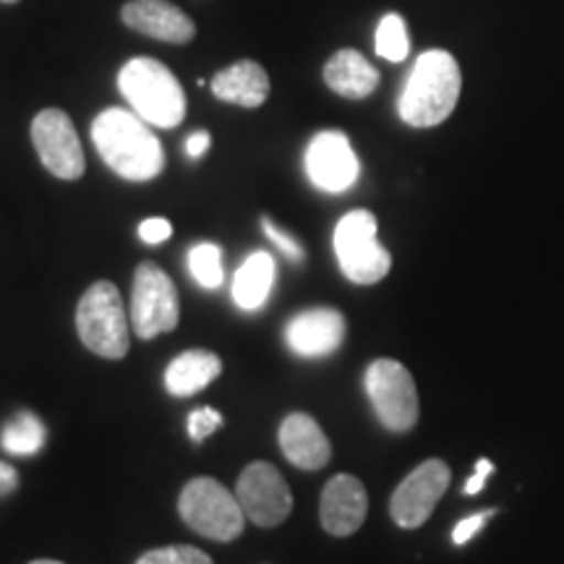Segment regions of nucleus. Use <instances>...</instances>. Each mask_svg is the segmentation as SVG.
<instances>
[{"instance_id":"nucleus-5","label":"nucleus","mask_w":564,"mask_h":564,"mask_svg":"<svg viewBox=\"0 0 564 564\" xmlns=\"http://www.w3.org/2000/svg\"><path fill=\"white\" fill-rule=\"evenodd\" d=\"M178 512L192 531L220 544L236 541L243 533L246 512L236 491L215 478H194L183 486Z\"/></svg>"},{"instance_id":"nucleus-22","label":"nucleus","mask_w":564,"mask_h":564,"mask_svg":"<svg viewBox=\"0 0 564 564\" xmlns=\"http://www.w3.org/2000/svg\"><path fill=\"white\" fill-rule=\"evenodd\" d=\"M188 270H192V278L199 282L202 288H215L223 285L225 270H223V249L217 243H196L192 251H188Z\"/></svg>"},{"instance_id":"nucleus-16","label":"nucleus","mask_w":564,"mask_h":564,"mask_svg":"<svg viewBox=\"0 0 564 564\" xmlns=\"http://www.w3.org/2000/svg\"><path fill=\"white\" fill-rule=\"evenodd\" d=\"M282 455L301 470H319L333 457V447L312 415L291 413L280 426Z\"/></svg>"},{"instance_id":"nucleus-21","label":"nucleus","mask_w":564,"mask_h":564,"mask_svg":"<svg viewBox=\"0 0 564 564\" xmlns=\"http://www.w3.org/2000/svg\"><path fill=\"white\" fill-rule=\"evenodd\" d=\"M45 423L30 411H21L13 415V419L3 426V432H0V447L9 455L19 457L40 453V449L45 447Z\"/></svg>"},{"instance_id":"nucleus-25","label":"nucleus","mask_w":564,"mask_h":564,"mask_svg":"<svg viewBox=\"0 0 564 564\" xmlns=\"http://www.w3.org/2000/svg\"><path fill=\"white\" fill-rule=\"evenodd\" d=\"M220 426H223V415L217 413L215 408H199V411L188 415V436H192L194 442H204Z\"/></svg>"},{"instance_id":"nucleus-13","label":"nucleus","mask_w":564,"mask_h":564,"mask_svg":"<svg viewBox=\"0 0 564 564\" xmlns=\"http://www.w3.org/2000/svg\"><path fill=\"white\" fill-rule=\"evenodd\" d=\"M123 24L144 37L186 45L196 37V24L171 0H129L121 11Z\"/></svg>"},{"instance_id":"nucleus-7","label":"nucleus","mask_w":564,"mask_h":564,"mask_svg":"<svg viewBox=\"0 0 564 564\" xmlns=\"http://www.w3.org/2000/svg\"><path fill=\"white\" fill-rule=\"evenodd\" d=\"M131 329L141 340L173 333L181 319L178 291L158 264H139L131 291Z\"/></svg>"},{"instance_id":"nucleus-9","label":"nucleus","mask_w":564,"mask_h":564,"mask_svg":"<svg viewBox=\"0 0 564 564\" xmlns=\"http://www.w3.org/2000/svg\"><path fill=\"white\" fill-rule=\"evenodd\" d=\"M32 144L37 150L42 165L61 181H79L87 167L79 133L68 112L45 108L32 121Z\"/></svg>"},{"instance_id":"nucleus-30","label":"nucleus","mask_w":564,"mask_h":564,"mask_svg":"<svg viewBox=\"0 0 564 564\" xmlns=\"http://www.w3.org/2000/svg\"><path fill=\"white\" fill-rule=\"evenodd\" d=\"M491 470H494V465L489 460H478L476 463V476L470 478L468 484H465V494H468V497H474V494L481 491L484 484H486V476H489Z\"/></svg>"},{"instance_id":"nucleus-27","label":"nucleus","mask_w":564,"mask_h":564,"mask_svg":"<svg viewBox=\"0 0 564 564\" xmlns=\"http://www.w3.org/2000/svg\"><path fill=\"white\" fill-rule=\"evenodd\" d=\"M171 236H173V225L167 220H162V217H150V220H144L139 225V238L150 246L165 243Z\"/></svg>"},{"instance_id":"nucleus-31","label":"nucleus","mask_w":564,"mask_h":564,"mask_svg":"<svg viewBox=\"0 0 564 564\" xmlns=\"http://www.w3.org/2000/svg\"><path fill=\"white\" fill-rule=\"evenodd\" d=\"M19 486V474L17 468L9 463L0 460V497H9V494Z\"/></svg>"},{"instance_id":"nucleus-26","label":"nucleus","mask_w":564,"mask_h":564,"mask_svg":"<svg viewBox=\"0 0 564 564\" xmlns=\"http://www.w3.org/2000/svg\"><path fill=\"white\" fill-rule=\"evenodd\" d=\"M262 228H264V232H267V238H270V241L278 246V249L285 253L288 259H293V262H301L303 259V246L295 241V238L291 236V232H285V230H280L278 225H274L272 220H262Z\"/></svg>"},{"instance_id":"nucleus-10","label":"nucleus","mask_w":564,"mask_h":564,"mask_svg":"<svg viewBox=\"0 0 564 564\" xmlns=\"http://www.w3.org/2000/svg\"><path fill=\"white\" fill-rule=\"evenodd\" d=\"M236 497L246 518L259 528H278L293 510V494L285 478L272 463H251L238 476Z\"/></svg>"},{"instance_id":"nucleus-15","label":"nucleus","mask_w":564,"mask_h":564,"mask_svg":"<svg viewBox=\"0 0 564 564\" xmlns=\"http://www.w3.org/2000/svg\"><path fill=\"white\" fill-rule=\"evenodd\" d=\"M345 319L335 308H308L285 327V343L301 358H324L340 348Z\"/></svg>"},{"instance_id":"nucleus-17","label":"nucleus","mask_w":564,"mask_h":564,"mask_svg":"<svg viewBox=\"0 0 564 564\" xmlns=\"http://www.w3.org/2000/svg\"><path fill=\"white\" fill-rule=\"evenodd\" d=\"M212 91L223 102L259 108L270 97V76L257 61H238L212 79Z\"/></svg>"},{"instance_id":"nucleus-1","label":"nucleus","mask_w":564,"mask_h":564,"mask_svg":"<svg viewBox=\"0 0 564 564\" xmlns=\"http://www.w3.org/2000/svg\"><path fill=\"white\" fill-rule=\"evenodd\" d=\"M91 141L105 165L126 181H152L165 167V150L160 139L133 110H102L91 123Z\"/></svg>"},{"instance_id":"nucleus-3","label":"nucleus","mask_w":564,"mask_h":564,"mask_svg":"<svg viewBox=\"0 0 564 564\" xmlns=\"http://www.w3.org/2000/svg\"><path fill=\"white\" fill-rule=\"evenodd\" d=\"M118 89L141 121L158 129H175L186 118V91L165 63L131 58L118 74Z\"/></svg>"},{"instance_id":"nucleus-6","label":"nucleus","mask_w":564,"mask_h":564,"mask_svg":"<svg viewBox=\"0 0 564 564\" xmlns=\"http://www.w3.org/2000/svg\"><path fill=\"white\" fill-rule=\"evenodd\" d=\"M377 217L369 209H352L335 228V253L345 278L356 285L384 280L392 267L390 251L377 238Z\"/></svg>"},{"instance_id":"nucleus-14","label":"nucleus","mask_w":564,"mask_h":564,"mask_svg":"<svg viewBox=\"0 0 564 564\" xmlns=\"http://www.w3.org/2000/svg\"><path fill=\"white\" fill-rule=\"evenodd\" d=\"M366 512H369V497L356 476L340 474L324 486L319 518L327 533L340 535V539L352 535L364 525Z\"/></svg>"},{"instance_id":"nucleus-32","label":"nucleus","mask_w":564,"mask_h":564,"mask_svg":"<svg viewBox=\"0 0 564 564\" xmlns=\"http://www.w3.org/2000/svg\"><path fill=\"white\" fill-rule=\"evenodd\" d=\"M30 564H63V562H55V560H37V562H30Z\"/></svg>"},{"instance_id":"nucleus-24","label":"nucleus","mask_w":564,"mask_h":564,"mask_svg":"<svg viewBox=\"0 0 564 564\" xmlns=\"http://www.w3.org/2000/svg\"><path fill=\"white\" fill-rule=\"evenodd\" d=\"M137 564H215L196 546H162L139 556Z\"/></svg>"},{"instance_id":"nucleus-18","label":"nucleus","mask_w":564,"mask_h":564,"mask_svg":"<svg viewBox=\"0 0 564 564\" xmlns=\"http://www.w3.org/2000/svg\"><path fill=\"white\" fill-rule=\"evenodd\" d=\"M324 82L345 100H364L379 87V70L358 51H337L324 63Z\"/></svg>"},{"instance_id":"nucleus-8","label":"nucleus","mask_w":564,"mask_h":564,"mask_svg":"<svg viewBox=\"0 0 564 564\" xmlns=\"http://www.w3.org/2000/svg\"><path fill=\"white\" fill-rule=\"evenodd\" d=\"M366 392L379 421L390 432H411L419 421V392L411 371L392 358H379L366 369Z\"/></svg>"},{"instance_id":"nucleus-12","label":"nucleus","mask_w":564,"mask_h":564,"mask_svg":"<svg viewBox=\"0 0 564 564\" xmlns=\"http://www.w3.org/2000/svg\"><path fill=\"white\" fill-rule=\"evenodd\" d=\"M306 175L319 192L343 194L358 181L361 165L343 131L316 133L306 150Z\"/></svg>"},{"instance_id":"nucleus-33","label":"nucleus","mask_w":564,"mask_h":564,"mask_svg":"<svg viewBox=\"0 0 564 564\" xmlns=\"http://www.w3.org/2000/svg\"><path fill=\"white\" fill-rule=\"evenodd\" d=\"M0 3H19V0H0Z\"/></svg>"},{"instance_id":"nucleus-23","label":"nucleus","mask_w":564,"mask_h":564,"mask_svg":"<svg viewBox=\"0 0 564 564\" xmlns=\"http://www.w3.org/2000/svg\"><path fill=\"white\" fill-rule=\"evenodd\" d=\"M411 53V40H408L405 21L398 13H387L377 26V55L379 58L400 63Z\"/></svg>"},{"instance_id":"nucleus-2","label":"nucleus","mask_w":564,"mask_h":564,"mask_svg":"<svg viewBox=\"0 0 564 564\" xmlns=\"http://www.w3.org/2000/svg\"><path fill=\"white\" fill-rule=\"evenodd\" d=\"M463 74L447 51L423 53L408 76L398 110L413 129H432L453 116L460 100Z\"/></svg>"},{"instance_id":"nucleus-11","label":"nucleus","mask_w":564,"mask_h":564,"mask_svg":"<svg viewBox=\"0 0 564 564\" xmlns=\"http://www.w3.org/2000/svg\"><path fill=\"white\" fill-rule=\"evenodd\" d=\"M449 465L444 460H426L405 478L392 494L390 514L405 531L421 528L432 518L434 507L449 486Z\"/></svg>"},{"instance_id":"nucleus-29","label":"nucleus","mask_w":564,"mask_h":564,"mask_svg":"<svg viewBox=\"0 0 564 564\" xmlns=\"http://www.w3.org/2000/svg\"><path fill=\"white\" fill-rule=\"evenodd\" d=\"M209 141H212V137L207 131L192 133V137L186 139V154H188V158H192V160L204 158V154H207V150H209Z\"/></svg>"},{"instance_id":"nucleus-28","label":"nucleus","mask_w":564,"mask_h":564,"mask_svg":"<svg viewBox=\"0 0 564 564\" xmlns=\"http://www.w3.org/2000/svg\"><path fill=\"white\" fill-rule=\"evenodd\" d=\"M491 514H494V510H486V512L470 514V518L460 520V523H457L455 531H453V541H455V544H457V546L468 544V541L474 539V535H476L478 531H481L484 523L491 518Z\"/></svg>"},{"instance_id":"nucleus-4","label":"nucleus","mask_w":564,"mask_h":564,"mask_svg":"<svg viewBox=\"0 0 564 564\" xmlns=\"http://www.w3.org/2000/svg\"><path fill=\"white\" fill-rule=\"evenodd\" d=\"M129 327L131 319L126 316L123 299L112 282H95L82 295L79 308H76V329H79L82 343L95 356L121 361L131 345Z\"/></svg>"},{"instance_id":"nucleus-19","label":"nucleus","mask_w":564,"mask_h":564,"mask_svg":"<svg viewBox=\"0 0 564 564\" xmlns=\"http://www.w3.org/2000/svg\"><path fill=\"white\" fill-rule=\"evenodd\" d=\"M223 373V361L209 350H186L165 371V387L173 398H192L207 390Z\"/></svg>"},{"instance_id":"nucleus-20","label":"nucleus","mask_w":564,"mask_h":564,"mask_svg":"<svg viewBox=\"0 0 564 564\" xmlns=\"http://www.w3.org/2000/svg\"><path fill=\"white\" fill-rule=\"evenodd\" d=\"M274 285V259L267 251H253L232 278V301L246 312L262 308Z\"/></svg>"}]
</instances>
